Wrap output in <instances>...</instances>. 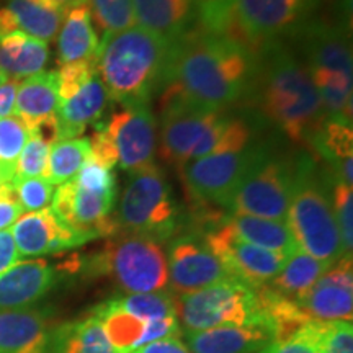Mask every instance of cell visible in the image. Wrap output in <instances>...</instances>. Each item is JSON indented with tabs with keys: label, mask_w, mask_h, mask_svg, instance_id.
<instances>
[{
	"label": "cell",
	"mask_w": 353,
	"mask_h": 353,
	"mask_svg": "<svg viewBox=\"0 0 353 353\" xmlns=\"http://www.w3.org/2000/svg\"><path fill=\"white\" fill-rule=\"evenodd\" d=\"M255 61L242 44L200 26L174 46L162 90L195 107L224 110L249 92Z\"/></svg>",
	"instance_id": "obj_1"
},
{
	"label": "cell",
	"mask_w": 353,
	"mask_h": 353,
	"mask_svg": "<svg viewBox=\"0 0 353 353\" xmlns=\"http://www.w3.org/2000/svg\"><path fill=\"white\" fill-rule=\"evenodd\" d=\"M249 92L263 117L294 144L311 145L327 120L307 65L275 44L255 61Z\"/></svg>",
	"instance_id": "obj_2"
},
{
	"label": "cell",
	"mask_w": 353,
	"mask_h": 353,
	"mask_svg": "<svg viewBox=\"0 0 353 353\" xmlns=\"http://www.w3.org/2000/svg\"><path fill=\"white\" fill-rule=\"evenodd\" d=\"M172 51V44L134 25L103 34L97 51V74L118 103L149 105L167 81Z\"/></svg>",
	"instance_id": "obj_3"
},
{
	"label": "cell",
	"mask_w": 353,
	"mask_h": 353,
	"mask_svg": "<svg viewBox=\"0 0 353 353\" xmlns=\"http://www.w3.org/2000/svg\"><path fill=\"white\" fill-rule=\"evenodd\" d=\"M88 273L107 275L123 293H157L169 288L167 252L161 242L120 231L88 262Z\"/></svg>",
	"instance_id": "obj_4"
},
{
	"label": "cell",
	"mask_w": 353,
	"mask_h": 353,
	"mask_svg": "<svg viewBox=\"0 0 353 353\" xmlns=\"http://www.w3.org/2000/svg\"><path fill=\"white\" fill-rule=\"evenodd\" d=\"M286 224L301 252L327 263L337 262L347 255L332 201L321 187V180L312 175L311 167L304 162L298 165Z\"/></svg>",
	"instance_id": "obj_5"
},
{
	"label": "cell",
	"mask_w": 353,
	"mask_h": 353,
	"mask_svg": "<svg viewBox=\"0 0 353 353\" xmlns=\"http://www.w3.org/2000/svg\"><path fill=\"white\" fill-rule=\"evenodd\" d=\"M117 221L120 231L139 234L161 244L174 239L182 226V213L161 167L152 164L131 174Z\"/></svg>",
	"instance_id": "obj_6"
},
{
	"label": "cell",
	"mask_w": 353,
	"mask_h": 353,
	"mask_svg": "<svg viewBox=\"0 0 353 353\" xmlns=\"http://www.w3.org/2000/svg\"><path fill=\"white\" fill-rule=\"evenodd\" d=\"M175 312L183 332L249 324L268 325L257 290L234 278L193 293L175 294Z\"/></svg>",
	"instance_id": "obj_7"
},
{
	"label": "cell",
	"mask_w": 353,
	"mask_h": 353,
	"mask_svg": "<svg viewBox=\"0 0 353 353\" xmlns=\"http://www.w3.org/2000/svg\"><path fill=\"white\" fill-rule=\"evenodd\" d=\"M317 0H234L223 34L257 57L276 38L306 19Z\"/></svg>",
	"instance_id": "obj_8"
},
{
	"label": "cell",
	"mask_w": 353,
	"mask_h": 353,
	"mask_svg": "<svg viewBox=\"0 0 353 353\" xmlns=\"http://www.w3.org/2000/svg\"><path fill=\"white\" fill-rule=\"evenodd\" d=\"M296 175L298 165H291L265 151L237 187L229 210L232 213L286 221Z\"/></svg>",
	"instance_id": "obj_9"
},
{
	"label": "cell",
	"mask_w": 353,
	"mask_h": 353,
	"mask_svg": "<svg viewBox=\"0 0 353 353\" xmlns=\"http://www.w3.org/2000/svg\"><path fill=\"white\" fill-rule=\"evenodd\" d=\"M263 152L262 145L250 144L239 152L211 154L190 161L179 175L193 200L229 210L237 187Z\"/></svg>",
	"instance_id": "obj_10"
},
{
	"label": "cell",
	"mask_w": 353,
	"mask_h": 353,
	"mask_svg": "<svg viewBox=\"0 0 353 353\" xmlns=\"http://www.w3.org/2000/svg\"><path fill=\"white\" fill-rule=\"evenodd\" d=\"M224 110H208L190 105L179 97L162 92L159 154L176 170L192 161L198 144L224 117Z\"/></svg>",
	"instance_id": "obj_11"
},
{
	"label": "cell",
	"mask_w": 353,
	"mask_h": 353,
	"mask_svg": "<svg viewBox=\"0 0 353 353\" xmlns=\"http://www.w3.org/2000/svg\"><path fill=\"white\" fill-rule=\"evenodd\" d=\"M201 237L211 252L226 268L229 276L255 290L270 283L281 272L290 257V255L262 249V247L239 239L226 223H221L219 226L210 229Z\"/></svg>",
	"instance_id": "obj_12"
},
{
	"label": "cell",
	"mask_w": 353,
	"mask_h": 353,
	"mask_svg": "<svg viewBox=\"0 0 353 353\" xmlns=\"http://www.w3.org/2000/svg\"><path fill=\"white\" fill-rule=\"evenodd\" d=\"M51 201L52 213L88 242L120 232L117 214H113L117 193L92 192L69 180L59 185Z\"/></svg>",
	"instance_id": "obj_13"
},
{
	"label": "cell",
	"mask_w": 353,
	"mask_h": 353,
	"mask_svg": "<svg viewBox=\"0 0 353 353\" xmlns=\"http://www.w3.org/2000/svg\"><path fill=\"white\" fill-rule=\"evenodd\" d=\"M105 130L118 152L123 170L136 174L154 164L157 154V121L149 105H121Z\"/></svg>",
	"instance_id": "obj_14"
},
{
	"label": "cell",
	"mask_w": 353,
	"mask_h": 353,
	"mask_svg": "<svg viewBox=\"0 0 353 353\" xmlns=\"http://www.w3.org/2000/svg\"><path fill=\"white\" fill-rule=\"evenodd\" d=\"M169 286L174 294H187L229 280L226 268L196 234L175 236L167 252Z\"/></svg>",
	"instance_id": "obj_15"
},
{
	"label": "cell",
	"mask_w": 353,
	"mask_h": 353,
	"mask_svg": "<svg viewBox=\"0 0 353 353\" xmlns=\"http://www.w3.org/2000/svg\"><path fill=\"white\" fill-rule=\"evenodd\" d=\"M79 270L72 263L54 265L46 259L20 260L0 275V311L26 309L51 293L64 273Z\"/></svg>",
	"instance_id": "obj_16"
},
{
	"label": "cell",
	"mask_w": 353,
	"mask_h": 353,
	"mask_svg": "<svg viewBox=\"0 0 353 353\" xmlns=\"http://www.w3.org/2000/svg\"><path fill=\"white\" fill-rule=\"evenodd\" d=\"M309 319L319 322L352 321L353 267L352 254L343 255L327 268L307 294L298 303Z\"/></svg>",
	"instance_id": "obj_17"
},
{
	"label": "cell",
	"mask_w": 353,
	"mask_h": 353,
	"mask_svg": "<svg viewBox=\"0 0 353 353\" xmlns=\"http://www.w3.org/2000/svg\"><path fill=\"white\" fill-rule=\"evenodd\" d=\"M20 257H43L87 244L85 237L69 229L51 208L23 213L10 229Z\"/></svg>",
	"instance_id": "obj_18"
},
{
	"label": "cell",
	"mask_w": 353,
	"mask_h": 353,
	"mask_svg": "<svg viewBox=\"0 0 353 353\" xmlns=\"http://www.w3.org/2000/svg\"><path fill=\"white\" fill-rule=\"evenodd\" d=\"M52 325L46 309L0 311V353H48Z\"/></svg>",
	"instance_id": "obj_19"
},
{
	"label": "cell",
	"mask_w": 353,
	"mask_h": 353,
	"mask_svg": "<svg viewBox=\"0 0 353 353\" xmlns=\"http://www.w3.org/2000/svg\"><path fill=\"white\" fill-rule=\"evenodd\" d=\"M303 37L309 70H327L353 77L350 41L342 28L316 21L304 26Z\"/></svg>",
	"instance_id": "obj_20"
},
{
	"label": "cell",
	"mask_w": 353,
	"mask_h": 353,
	"mask_svg": "<svg viewBox=\"0 0 353 353\" xmlns=\"http://www.w3.org/2000/svg\"><path fill=\"white\" fill-rule=\"evenodd\" d=\"M132 10L138 26L172 46L192 32L196 21L193 0H132Z\"/></svg>",
	"instance_id": "obj_21"
},
{
	"label": "cell",
	"mask_w": 353,
	"mask_h": 353,
	"mask_svg": "<svg viewBox=\"0 0 353 353\" xmlns=\"http://www.w3.org/2000/svg\"><path fill=\"white\" fill-rule=\"evenodd\" d=\"M183 339L192 353H260L273 342V330L249 324L183 332Z\"/></svg>",
	"instance_id": "obj_22"
},
{
	"label": "cell",
	"mask_w": 353,
	"mask_h": 353,
	"mask_svg": "<svg viewBox=\"0 0 353 353\" xmlns=\"http://www.w3.org/2000/svg\"><path fill=\"white\" fill-rule=\"evenodd\" d=\"M64 13L34 0H8L6 7H0V38L23 33L48 43L59 33Z\"/></svg>",
	"instance_id": "obj_23"
},
{
	"label": "cell",
	"mask_w": 353,
	"mask_h": 353,
	"mask_svg": "<svg viewBox=\"0 0 353 353\" xmlns=\"http://www.w3.org/2000/svg\"><path fill=\"white\" fill-rule=\"evenodd\" d=\"M110 95L99 74L85 83L69 100L59 101L56 117L59 123V139L81 138L90 125H95L103 114Z\"/></svg>",
	"instance_id": "obj_24"
},
{
	"label": "cell",
	"mask_w": 353,
	"mask_h": 353,
	"mask_svg": "<svg viewBox=\"0 0 353 353\" xmlns=\"http://www.w3.org/2000/svg\"><path fill=\"white\" fill-rule=\"evenodd\" d=\"M99 46L100 39L94 28L88 3L65 10L57 39V63L63 65L94 59Z\"/></svg>",
	"instance_id": "obj_25"
},
{
	"label": "cell",
	"mask_w": 353,
	"mask_h": 353,
	"mask_svg": "<svg viewBox=\"0 0 353 353\" xmlns=\"http://www.w3.org/2000/svg\"><path fill=\"white\" fill-rule=\"evenodd\" d=\"M50 61V46L23 33L0 38V70L7 79L20 81L43 72Z\"/></svg>",
	"instance_id": "obj_26"
},
{
	"label": "cell",
	"mask_w": 353,
	"mask_h": 353,
	"mask_svg": "<svg viewBox=\"0 0 353 353\" xmlns=\"http://www.w3.org/2000/svg\"><path fill=\"white\" fill-rule=\"evenodd\" d=\"M311 148L321 154L327 164L335 170V182L353 185V132L350 121L342 118H327L312 139Z\"/></svg>",
	"instance_id": "obj_27"
},
{
	"label": "cell",
	"mask_w": 353,
	"mask_h": 353,
	"mask_svg": "<svg viewBox=\"0 0 353 353\" xmlns=\"http://www.w3.org/2000/svg\"><path fill=\"white\" fill-rule=\"evenodd\" d=\"M242 241L262 249L291 255L298 250L286 221L259 218V216L232 213L224 221Z\"/></svg>",
	"instance_id": "obj_28"
},
{
	"label": "cell",
	"mask_w": 353,
	"mask_h": 353,
	"mask_svg": "<svg viewBox=\"0 0 353 353\" xmlns=\"http://www.w3.org/2000/svg\"><path fill=\"white\" fill-rule=\"evenodd\" d=\"M59 101L57 72L43 70L20 82L15 99V114L25 121L26 126L32 128L43 118L56 114Z\"/></svg>",
	"instance_id": "obj_29"
},
{
	"label": "cell",
	"mask_w": 353,
	"mask_h": 353,
	"mask_svg": "<svg viewBox=\"0 0 353 353\" xmlns=\"http://www.w3.org/2000/svg\"><path fill=\"white\" fill-rule=\"evenodd\" d=\"M48 353H118L95 316L54 327Z\"/></svg>",
	"instance_id": "obj_30"
},
{
	"label": "cell",
	"mask_w": 353,
	"mask_h": 353,
	"mask_svg": "<svg viewBox=\"0 0 353 353\" xmlns=\"http://www.w3.org/2000/svg\"><path fill=\"white\" fill-rule=\"evenodd\" d=\"M330 265L332 263L322 262L306 252L296 250L290 255L281 272L267 286L281 298L299 303L316 281L327 272Z\"/></svg>",
	"instance_id": "obj_31"
},
{
	"label": "cell",
	"mask_w": 353,
	"mask_h": 353,
	"mask_svg": "<svg viewBox=\"0 0 353 353\" xmlns=\"http://www.w3.org/2000/svg\"><path fill=\"white\" fill-rule=\"evenodd\" d=\"M252 126L242 118H229L224 114L208 131L205 139L198 144L192 161L211 156V154L239 152L249 148L252 141Z\"/></svg>",
	"instance_id": "obj_32"
},
{
	"label": "cell",
	"mask_w": 353,
	"mask_h": 353,
	"mask_svg": "<svg viewBox=\"0 0 353 353\" xmlns=\"http://www.w3.org/2000/svg\"><path fill=\"white\" fill-rule=\"evenodd\" d=\"M90 157V143L87 138L59 139L51 145L43 179L51 185H63L79 174Z\"/></svg>",
	"instance_id": "obj_33"
},
{
	"label": "cell",
	"mask_w": 353,
	"mask_h": 353,
	"mask_svg": "<svg viewBox=\"0 0 353 353\" xmlns=\"http://www.w3.org/2000/svg\"><path fill=\"white\" fill-rule=\"evenodd\" d=\"M90 316H95L101 322L110 343L118 353H130L139 347L145 322L138 317L120 311V309L110 307L105 303L94 307Z\"/></svg>",
	"instance_id": "obj_34"
},
{
	"label": "cell",
	"mask_w": 353,
	"mask_h": 353,
	"mask_svg": "<svg viewBox=\"0 0 353 353\" xmlns=\"http://www.w3.org/2000/svg\"><path fill=\"white\" fill-rule=\"evenodd\" d=\"M110 307L120 309L128 314L138 317L143 322H154L176 317L175 294L170 291H157V293H134L118 294L105 301Z\"/></svg>",
	"instance_id": "obj_35"
},
{
	"label": "cell",
	"mask_w": 353,
	"mask_h": 353,
	"mask_svg": "<svg viewBox=\"0 0 353 353\" xmlns=\"http://www.w3.org/2000/svg\"><path fill=\"white\" fill-rule=\"evenodd\" d=\"M92 20L103 34H112L136 25L132 0H87Z\"/></svg>",
	"instance_id": "obj_36"
},
{
	"label": "cell",
	"mask_w": 353,
	"mask_h": 353,
	"mask_svg": "<svg viewBox=\"0 0 353 353\" xmlns=\"http://www.w3.org/2000/svg\"><path fill=\"white\" fill-rule=\"evenodd\" d=\"M30 138V130L17 114L0 118V164L15 165Z\"/></svg>",
	"instance_id": "obj_37"
},
{
	"label": "cell",
	"mask_w": 353,
	"mask_h": 353,
	"mask_svg": "<svg viewBox=\"0 0 353 353\" xmlns=\"http://www.w3.org/2000/svg\"><path fill=\"white\" fill-rule=\"evenodd\" d=\"M316 341L319 353H353L352 321H316Z\"/></svg>",
	"instance_id": "obj_38"
},
{
	"label": "cell",
	"mask_w": 353,
	"mask_h": 353,
	"mask_svg": "<svg viewBox=\"0 0 353 353\" xmlns=\"http://www.w3.org/2000/svg\"><path fill=\"white\" fill-rule=\"evenodd\" d=\"M17 198H19L21 208L26 213L48 208L54 195V185H51L43 176H32V179H17L13 180Z\"/></svg>",
	"instance_id": "obj_39"
},
{
	"label": "cell",
	"mask_w": 353,
	"mask_h": 353,
	"mask_svg": "<svg viewBox=\"0 0 353 353\" xmlns=\"http://www.w3.org/2000/svg\"><path fill=\"white\" fill-rule=\"evenodd\" d=\"M332 208L341 231L342 244L347 254L353 249V188L350 185L335 182L332 188Z\"/></svg>",
	"instance_id": "obj_40"
},
{
	"label": "cell",
	"mask_w": 353,
	"mask_h": 353,
	"mask_svg": "<svg viewBox=\"0 0 353 353\" xmlns=\"http://www.w3.org/2000/svg\"><path fill=\"white\" fill-rule=\"evenodd\" d=\"M97 76V57L88 61H79L61 65L57 72V87H59V100H69L81 88Z\"/></svg>",
	"instance_id": "obj_41"
},
{
	"label": "cell",
	"mask_w": 353,
	"mask_h": 353,
	"mask_svg": "<svg viewBox=\"0 0 353 353\" xmlns=\"http://www.w3.org/2000/svg\"><path fill=\"white\" fill-rule=\"evenodd\" d=\"M51 145L43 139L30 134L23 151L20 152L15 164V180L32 179V176H43L46 169L48 157H50Z\"/></svg>",
	"instance_id": "obj_42"
},
{
	"label": "cell",
	"mask_w": 353,
	"mask_h": 353,
	"mask_svg": "<svg viewBox=\"0 0 353 353\" xmlns=\"http://www.w3.org/2000/svg\"><path fill=\"white\" fill-rule=\"evenodd\" d=\"M79 187L99 193H117V176L113 169L88 157L79 174L74 176Z\"/></svg>",
	"instance_id": "obj_43"
},
{
	"label": "cell",
	"mask_w": 353,
	"mask_h": 353,
	"mask_svg": "<svg viewBox=\"0 0 353 353\" xmlns=\"http://www.w3.org/2000/svg\"><path fill=\"white\" fill-rule=\"evenodd\" d=\"M193 3L201 28L213 33H223L226 30L234 0H193Z\"/></svg>",
	"instance_id": "obj_44"
},
{
	"label": "cell",
	"mask_w": 353,
	"mask_h": 353,
	"mask_svg": "<svg viewBox=\"0 0 353 353\" xmlns=\"http://www.w3.org/2000/svg\"><path fill=\"white\" fill-rule=\"evenodd\" d=\"M260 353H319L316 341V321H309L298 332L283 341H273Z\"/></svg>",
	"instance_id": "obj_45"
},
{
	"label": "cell",
	"mask_w": 353,
	"mask_h": 353,
	"mask_svg": "<svg viewBox=\"0 0 353 353\" xmlns=\"http://www.w3.org/2000/svg\"><path fill=\"white\" fill-rule=\"evenodd\" d=\"M95 131L92 134V138L88 139L90 143V157L95 159L100 164L110 167L113 169L114 165L118 164V152L117 148H114L112 138L105 130L103 123H95Z\"/></svg>",
	"instance_id": "obj_46"
},
{
	"label": "cell",
	"mask_w": 353,
	"mask_h": 353,
	"mask_svg": "<svg viewBox=\"0 0 353 353\" xmlns=\"http://www.w3.org/2000/svg\"><path fill=\"white\" fill-rule=\"evenodd\" d=\"M21 214H23V208L17 198L13 185H2L0 187V231L12 228Z\"/></svg>",
	"instance_id": "obj_47"
},
{
	"label": "cell",
	"mask_w": 353,
	"mask_h": 353,
	"mask_svg": "<svg viewBox=\"0 0 353 353\" xmlns=\"http://www.w3.org/2000/svg\"><path fill=\"white\" fill-rule=\"evenodd\" d=\"M130 353H192L183 339L180 337H167L162 341H156L151 343L136 348Z\"/></svg>",
	"instance_id": "obj_48"
},
{
	"label": "cell",
	"mask_w": 353,
	"mask_h": 353,
	"mask_svg": "<svg viewBox=\"0 0 353 353\" xmlns=\"http://www.w3.org/2000/svg\"><path fill=\"white\" fill-rule=\"evenodd\" d=\"M20 260V254L17 250L15 241L10 229L0 231V275L7 272L12 265H15Z\"/></svg>",
	"instance_id": "obj_49"
},
{
	"label": "cell",
	"mask_w": 353,
	"mask_h": 353,
	"mask_svg": "<svg viewBox=\"0 0 353 353\" xmlns=\"http://www.w3.org/2000/svg\"><path fill=\"white\" fill-rule=\"evenodd\" d=\"M19 85L20 81H13V79H7L6 82L0 83V118L10 117L15 113V99Z\"/></svg>",
	"instance_id": "obj_50"
},
{
	"label": "cell",
	"mask_w": 353,
	"mask_h": 353,
	"mask_svg": "<svg viewBox=\"0 0 353 353\" xmlns=\"http://www.w3.org/2000/svg\"><path fill=\"white\" fill-rule=\"evenodd\" d=\"M34 2L43 3V6L52 7V8H59V10H69L70 7L81 6V3H85L87 0H34Z\"/></svg>",
	"instance_id": "obj_51"
},
{
	"label": "cell",
	"mask_w": 353,
	"mask_h": 353,
	"mask_svg": "<svg viewBox=\"0 0 353 353\" xmlns=\"http://www.w3.org/2000/svg\"><path fill=\"white\" fill-rule=\"evenodd\" d=\"M7 183V180H6V175H3V172H2V167H0V187H2V185H6Z\"/></svg>",
	"instance_id": "obj_52"
},
{
	"label": "cell",
	"mask_w": 353,
	"mask_h": 353,
	"mask_svg": "<svg viewBox=\"0 0 353 353\" xmlns=\"http://www.w3.org/2000/svg\"><path fill=\"white\" fill-rule=\"evenodd\" d=\"M6 81H7V77L3 76V72H2V70H0V83H2V82H6Z\"/></svg>",
	"instance_id": "obj_53"
}]
</instances>
